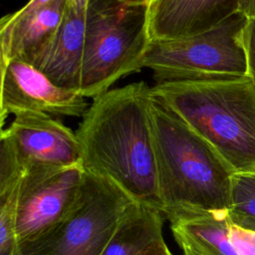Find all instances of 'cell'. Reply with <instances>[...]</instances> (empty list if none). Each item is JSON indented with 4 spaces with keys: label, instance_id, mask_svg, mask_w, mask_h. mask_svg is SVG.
Here are the masks:
<instances>
[{
    "label": "cell",
    "instance_id": "cell-1",
    "mask_svg": "<svg viewBox=\"0 0 255 255\" xmlns=\"http://www.w3.org/2000/svg\"><path fill=\"white\" fill-rule=\"evenodd\" d=\"M150 94L144 82L102 94L83 116L76 135L85 170L113 181L135 202L162 214L149 124Z\"/></svg>",
    "mask_w": 255,
    "mask_h": 255
},
{
    "label": "cell",
    "instance_id": "cell-2",
    "mask_svg": "<svg viewBox=\"0 0 255 255\" xmlns=\"http://www.w3.org/2000/svg\"><path fill=\"white\" fill-rule=\"evenodd\" d=\"M148 112L164 219L228 212L232 172L222 158L152 93Z\"/></svg>",
    "mask_w": 255,
    "mask_h": 255
},
{
    "label": "cell",
    "instance_id": "cell-3",
    "mask_svg": "<svg viewBox=\"0 0 255 255\" xmlns=\"http://www.w3.org/2000/svg\"><path fill=\"white\" fill-rule=\"evenodd\" d=\"M151 93L211 145L232 174L255 170V85L248 77L164 83Z\"/></svg>",
    "mask_w": 255,
    "mask_h": 255
},
{
    "label": "cell",
    "instance_id": "cell-4",
    "mask_svg": "<svg viewBox=\"0 0 255 255\" xmlns=\"http://www.w3.org/2000/svg\"><path fill=\"white\" fill-rule=\"evenodd\" d=\"M150 41L148 3L90 0L79 93L95 99L140 71Z\"/></svg>",
    "mask_w": 255,
    "mask_h": 255
},
{
    "label": "cell",
    "instance_id": "cell-5",
    "mask_svg": "<svg viewBox=\"0 0 255 255\" xmlns=\"http://www.w3.org/2000/svg\"><path fill=\"white\" fill-rule=\"evenodd\" d=\"M246 18L239 12L214 27L177 39L151 40L143 68L152 71L155 85L219 81L247 77L240 33Z\"/></svg>",
    "mask_w": 255,
    "mask_h": 255
},
{
    "label": "cell",
    "instance_id": "cell-6",
    "mask_svg": "<svg viewBox=\"0 0 255 255\" xmlns=\"http://www.w3.org/2000/svg\"><path fill=\"white\" fill-rule=\"evenodd\" d=\"M136 203L113 181L86 170L69 211L41 235L19 244L20 249L23 255H102Z\"/></svg>",
    "mask_w": 255,
    "mask_h": 255
},
{
    "label": "cell",
    "instance_id": "cell-7",
    "mask_svg": "<svg viewBox=\"0 0 255 255\" xmlns=\"http://www.w3.org/2000/svg\"><path fill=\"white\" fill-rule=\"evenodd\" d=\"M0 148L10 154L23 176L32 169L83 164L76 132L43 113L15 115L11 125L1 129Z\"/></svg>",
    "mask_w": 255,
    "mask_h": 255
},
{
    "label": "cell",
    "instance_id": "cell-8",
    "mask_svg": "<svg viewBox=\"0 0 255 255\" xmlns=\"http://www.w3.org/2000/svg\"><path fill=\"white\" fill-rule=\"evenodd\" d=\"M86 170L83 164L27 171L17 205L18 244L32 240L59 221L75 203Z\"/></svg>",
    "mask_w": 255,
    "mask_h": 255
},
{
    "label": "cell",
    "instance_id": "cell-9",
    "mask_svg": "<svg viewBox=\"0 0 255 255\" xmlns=\"http://www.w3.org/2000/svg\"><path fill=\"white\" fill-rule=\"evenodd\" d=\"M3 128L8 115L37 112L52 117H83L89 105L78 91L59 87L31 64L21 60L0 61Z\"/></svg>",
    "mask_w": 255,
    "mask_h": 255
},
{
    "label": "cell",
    "instance_id": "cell-10",
    "mask_svg": "<svg viewBox=\"0 0 255 255\" xmlns=\"http://www.w3.org/2000/svg\"><path fill=\"white\" fill-rule=\"evenodd\" d=\"M86 14L66 7L55 34L27 62L55 85L79 92L85 45Z\"/></svg>",
    "mask_w": 255,
    "mask_h": 255
},
{
    "label": "cell",
    "instance_id": "cell-11",
    "mask_svg": "<svg viewBox=\"0 0 255 255\" xmlns=\"http://www.w3.org/2000/svg\"><path fill=\"white\" fill-rule=\"evenodd\" d=\"M239 0H152L151 40L188 37L208 30L238 12Z\"/></svg>",
    "mask_w": 255,
    "mask_h": 255
},
{
    "label": "cell",
    "instance_id": "cell-12",
    "mask_svg": "<svg viewBox=\"0 0 255 255\" xmlns=\"http://www.w3.org/2000/svg\"><path fill=\"white\" fill-rule=\"evenodd\" d=\"M67 7V0H56L30 13L17 11L0 20V61L30 58L55 34Z\"/></svg>",
    "mask_w": 255,
    "mask_h": 255
},
{
    "label": "cell",
    "instance_id": "cell-13",
    "mask_svg": "<svg viewBox=\"0 0 255 255\" xmlns=\"http://www.w3.org/2000/svg\"><path fill=\"white\" fill-rule=\"evenodd\" d=\"M228 212L178 219L170 223L182 251L195 255H237L230 240Z\"/></svg>",
    "mask_w": 255,
    "mask_h": 255
},
{
    "label": "cell",
    "instance_id": "cell-14",
    "mask_svg": "<svg viewBox=\"0 0 255 255\" xmlns=\"http://www.w3.org/2000/svg\"><path fill=\"white\" fill-rule=\"evenodd\" d=\"M164 220L158 210L136 203L121 221L102 255H141L163 239Z\"/></svg>",
    "mask_w": 255,
    "mask_h": 255
},
{
    "label": "cell",
    "instance_id": "cell-15",
    "mask_svg": "<svg viewBox=\"0 0 255 255\" xmlns=\"http://www.w3.org/2000/svg\"><path fill=\"white\" fill-rule=\"evenodd\" d=\"M228 215L231 223L255 231V170L232 174Z\"/></svg>",
    "mask_w": 255,
    "mask_h": 255
},
{
    "label": "cell",
    "instance_id": "cell-16",
    "mask_svg": "<svg viewBox=\"0 0 255 255\" xmlns=\"http://www.w3.org/2000/svg\"><path fill=\"white\" fill-rule=\"evenodd\" d=\"M19 188L20 184L0 192V255H11L18 245L16 224Z\"/></svg>",
    "mask_w": 255,
    "mask_h": 255
},
{
    "label": "cell",
    "instance_id": "cell-17",
    "mask_svg": "<svg viewBox=\"0 0 255 255\" xmlns=\"http://www.w3.org/2000/svg\"><path fill=\"white\" fill-rule=\"evenodd\" d=\"M240 42L246 56L247 77L255 85V19H246L240 33Z\"/></svg>",
    "mask_w": 255,
    "mask_h": 255
},
{
    "label": "cell",
    "instance_id": "cell-18",
    "mask_svg": "<svg viewBox=\"0 0 255 255\" xmlns=\"http://www.w3.org/2000/svg\"><path fill=\"white\" fill-rule=\"evenodd\" d=\"M229 240L237 255H255V231L230 223Z\"/></svg>",
    "mask_w": 255,
    "mask_h": 255
},
{
    "label": "cell",
    "instance_id": "cell-19",
    "mask_svg": "<svg viewBox=\"0 0 255 255\" xmlns=\"http://www.w3.org/2000/svg\"><path fill=\"white\" fill-rule=\"evenodd\" d=\"M238 12L246 19H255V0H239Z\"/></svg>",
    "mask_w": 255,
    "mask_h": 255
},
{
    "label": "cell",
    "instance_id": "cell-20",
    "mask_svg": "<svg viewBox=\"0 0 255 255\" xmlns=\"http://www.w3.org/2000/svg\"><path fill=\"white\" fill-rule=\"evenodd\" d=\"M141 255H172L171 251L167 247L164 239L154 243Z\"/></svg>",
    "mask_w": 255,
    "mask_h": 255
},
{
    "label": "cell",
    "instance_id": "cell-21",
    "mask_svg": "<svg viewBox=\"0 0 255 255\" xmlns=\"http://www.w3.org/2000/svg\"><path fill=\"white\" fill-rule=\"evenodd\" d=\"M56 0H29V2L26 3L25 6H23L21 9H19L17 12L20 14L30 13L35 10H38L44 6H47L51 3H53Z\"/></svg>",
    "mask_w": 255,
    "mask_h": 255
},
{
    "label": "cell",
    "instance_id": "cell-22",
    "mask_svg": "<svg viewBox=\"0 0 255 255\" xmlns=\"http://www.w3.org/2000/svg\"><path fill=\"white\" fill-rule=\"evenodd\" d=\"M89 2L90 0H67L68 6H70L71 8L83 14H86V10Z\"/></svg>",
    "mask_w": 255,
    "mask_h": 255
},
{
    "label": "cell",
    "instance_id": "cell-23",
    "mask_svg": "<svg viewBox=\"0 0 255 255\" xmlns=\"http://www.w3.org/2000/svg\"><path fill=\"white\" fill-rule=\"evenodd\" d=\"M125 2H129V3H150L152 0H122Z\"/></svg>",
    "mask_w": 255,
    "mask_h": 255
},
{
    "label": "cell",
    "instance_id": "cell-24",
    "mask_svg": "<svg viewBox=\"0 0 255 255\" xmlns=\"http://www.w3.org/2000/svg\"><path fill=\"white\" fill-rule=\"evenodd\" d=\"M11 255H23V253H22V251H21V249H20L19 244L14 248V250H13L12 253H11Z\"/></svg>",
    "mask_w": 255,
    "mask_h": 255
},
{
    "label": "cell",
    "instance_id": "cell-25",
    "mask_svg": "<svg viewBox=\"0 0 255 255\" xmlns=\"http://www.w3.org/2000/svg\"><path fill=\"white\" fill-rule=\"evenodd\" d=\"M183 253H184V255H195V254H193V253H191L189 251H183Z\"/></svg>",
    "mask_w": 255,
    "mask_h": 255
}]
</instances>
